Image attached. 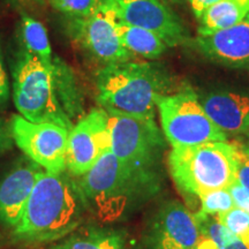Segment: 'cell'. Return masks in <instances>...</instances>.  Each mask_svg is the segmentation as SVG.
Here are the masks:
<instances>
[{
  "label": "cell",
  "instance_id": "cell-1",
  "mask_svg": "<svg viewBox=\"0 0 249 249\" xmlns=\"http://www.w3.org/2000/svg\"><path fill=\"white\" fill-rule=\"evenodd\" d=\"M86 213L89 210L76 178L44 171L12 236L23 244L61 240L79 229Z\"/></svg>",
  "mask_w": 249,
  "mask_h": 249
},
{
  "label": "cell",
  "instance_id": "cell-2",
  "mask_svg": "<svg viewBox=\"0 0 249 249\" xmlns=\"http://www.w3.org/2000/svg\"><path fill=\"white\" fill-rule=\"evenodd\" d=\"M89 213L102 223L129 217L160 192L158 171L135 170L108 150L85 176L76 178Z\"/></svg>",
  "mask_w": 249,
  "mask_h": 249
},
{
  "label": "cell",
  "instance_id": "cell-3",
  "mask_svg": "<svg viewBox=\"0 0 249 249\" xmlns=\"http://www.w3.org/2000/svg\"><path fill=\"white\" fill-rule=\"evenodd\" d=\"M170 85L166 68L158 62H113L96 74V99L108 114L155 118L158 98Z\"/></svg>",
  "mask_w": 249,
  "mask_h": 249
},
{
  "label": "cell",
  "instance_id": "cell-4",
  "mask_svg": "<svg viewBox=\"0 0 249 249\" xmlns=\"http://www.w3.org/2000/svg\"><path fill=\"white\" fill-rule=\"evenodd\" d=\"M167 167L180 193L185 197L198 198L204 193L229 188L235 181V144L219 141L172 148Z\"/></svg>",
  "mask_w": 249,
  "mask_h": 249
},
{
  "label": "cell",
  "instance_id": "cell-5",
  "mask_svg": "<svg viewBox=\"0 0 249 249\" xmlns=\"http://www.w3.org/2000/svg\"><path fill=\"white\" fill-rule=\"evenodd\" d=\"M12 95L21 117L31 123H51L68 130L71 121L59 97L53 64L48 66L38 57L23 50L13 67Z\"/></svg>",
  "mask_w": 249,
  "mask_h": 249
},
{
  "label": "cell",
  "instance_id": "cell-6",
  "mask_svg": "<svg viewBox=\"0 0 249 249\" xmlns=\"http://www.w3.org/2000/svg\"><path fill=\"white\" fill-rule=\"evenodd\" d=\"M157 110L161 132L172 148L227 141L229 138L208 117L198 95L191 88L160 96Z\"/></svg>",
  "mask_w": 249,
  "mask_h": 249
},
{
  "label": "cell",
  "instance_id": "cell-7",
  "mask_svg": "<svg viewBox=\"0 0 249 249\" xmlns=\"http://www.w3.org/2000/svg\"><path fill=\"white\" fill-rule=\"evenodd\" d=\"M108 129L110 150L118 160L135 170L158 171L166 140L155 118L108 114Z\"/></svg>",
  "mask_w": 249,
  "mask_h": 249
},
{
  "label": "cell",
  "instance_id": "cell-8",
  "mask_svg": "<svg viewBox=\"0 0 249 249\" xmlns=\"http://www.w3.org/2000/svg\"><path fill=\"white\" fill-rule=\"evenodd\" d=\"M68 18V35L93 59L108 65L133 58L120 39L117 17L104 1L87 17Z\"/></svg>",
  "mask_w": 249,
  "mask_h": 249
},
{
  "label": "cell",
  "instance_id": "cell-9",
  "mask_svg": "<svg viewBox=\"0 0 249 249\" xmlns=\"http://www.w3.org/2000/svg\"><path fill=\"white\" fill-rule=\"evenodd\" d=\"M12 138L18 148L31 161L46 172L66 171L70 130L51 123L36 124L15 114L9 121Z\"/></svg>",
  "mask_w": 249,
  "mask_h": 249
},
{
  "label": "cell",
  "instance_id": "cell-10",
  "mask_svg": "<svg viewBox=\"0 0 249 249\" xmlns=\"http://www.w3.org/2000/svg\"><path fill=\"white\" fill-rule=\"evenodd\" d=\"M118 20L157 34L169 48L191 45L192 37L164 0H103Z\"/></svg>",
  "mask_w": 249,
  "mask_h": 249
},
{
  "label": "cell",
  "instance_id": "cell-11",
  "mask_svg": "<svg viewBox=\"0 0 249 249\" xmlns=\"http://www.w3.org/2000/svg\"><path fill=\"white\" fill-rule=\"evenodd\" d=\"M108 113L102 107L83 114L68 134L66 170L80 178L95 166L102 156L110 150Z\"/></svg>",
  "mask_w": 249,
  "mask_h": 249
},
{
  "label": "cell",
  "instance_id": "cell-12",
  "mask_svg": "<svg viewBox=\"0 0 249 249\" xmlns=\"http://www.w3.org/2000/svg\"><path fill=\"white\" fill-rule=\"evenodd\" d=\"M201 232L195 214L177 201L164 203L148 227L147 249H194Z\"/></svg>",
  "mask_w": 249,
  "mask_h": 249
},
{
  "label": "cell",
  "instance_id": "cell-13",
  "mask_svg": "<svg viewBox=\"0 0 249 249\" xmlns=\"http://www.w3.org/2000/svg\"><path fill=\"white\" fill-rule=\"evenodd\" d=\"M191 45L220 66L249 71V14L231 28L210 35H197Z\"/></svg>",
  "mask_w": 249,
  "mask_h": 249
},
{
  "label": "cell",
  "instance_id": "cell-14",
  "mask_svg": "<svg viewBox=\"0 0 249 249\" xmlns=\"http://www.w3.org/2000/svg\"><path fill=\"white\" fill-rule=\"evenodd\" d=\"M43 172L44 170L34 161L22 160L0 180V225L9 230L18 225Z\"/></svg>",
  "mask_w": 249,
  "mask_h": 249
},
{
  "label": "cell",
  "instance_id": "cell-15",
  "mask_svg": "<svg viewBox=\"0 0 249 249\" xmlns=\"http://www.w3.org/2000/svg\"><path fill=\"white\" fill-rule=\"evenodd\" d=\"M205 113L229 136L249 132V92L234 89H213L198 95Z\"/></svg>",
  "mask_w": 249,
  "mask_h": 249
},
{
  "label": "cell",
  "instance_id": "cell-16",
  "mask_svg": "<svg viewBox=\"0 0 249 249\" xmlns=\"http://www.w3.org/2000/svg\"><path fill=\"white\" fill-rule=\"evenodd\" d=\"M249 14V0H219L198 18L197 35H210L231 28Z\"/></svg>",
  "mask_w": 249,
  "mask_h": 249
},
{
  "label": "cell",
  "instance_id": "cell-17",
  "mask_svg": "<svg viewBox=\"0 0 249 249\" xmlns=\"http://www.w3.org/2000/svg\"><path fill=\"white\" fill-rule=\"evenodd\" d=\"M51 249H124V236L117 230L79 227Z\"/></svg>",
  "mask_w": 249,
  "mask_h": 249
},
{
  "label": "cell",
  "instance_id": "cell-18",
  "mask_svg": "<svg viewBox=\"0 0 249 249\" xmlns=\"http://www.w3.org/2000/svg\"><path fill=\"white\" fill-rule=\"evenodd\" d=\"M118 33L124 49L130 54L140 55L149 60H156L161 57L169 49L157 34L120 20H118Z\"/></svg>",
  "mask_w": 249,
  "mask_h": 249
},
{
  "label": "cell",
  "instance_id": "cell-19",
  "mask_svg": "<svg viewBox=\"0 0 249 249\" xmlns=\"http://www.w3.org/2000/svg\"><path fill=\"white\" fill-rule=\"evenodd\" d=\"M21 39L26 51L38 57L48 66H52L54 58L52 57L48 31L38 20L28 14H22L21 18Z\"/></svg>",
  "mask_w": 249,
  "mask_h": 249
},
{
  "label": "cell",
  "instance_id": "cell-20",
  "mask_svg": "<svg viewBox=\"0 0 249 249\" xmlns=\"http://www.w3.org/2000/svg\"><path fill=\"white\" fill-rule=\"evenodd\" d=\"M195 214L202 234L214 242L218 249H249V242L238 238L216 217Z\"/></svg>",
  "mask_w": 249,
  "mask_h": 249
},
{
  "label": "cell",
  "instance_id": "cell-21",
  "mask_svg": "<svg viewBox=\"0 0 249 249\" xmlns=\"http://www.w3.org/2000/svg\"><path fill=\"white\" fill-rule=\"evenodd\" d=\"M200 207L196 214L218 217L229 213L235 207L233 196L229 188H220L204 193L197 198Z\"/></svg>",
  "mask_w": 249,
  "mask_h": 249
},
{
  "label": "cell",
  "instance_id": "cell-22",
  "mask_svg": "<svg viewBox=\"0 0 249 249\" xmlns=\"http://www.w3.org/2000/svg\"><path fill=\"white\" fill-rule=\"evenodd\" d=\"M238 238L249 242V214L240 208L234 207L229 213L216 217Z\"/></svg>",
  "mask_w": 249,
  "mask_h": 249
},
{
  "label": "cell",
  "instance_id": "cell-23",
  "mask_svg": "<svg viewBox=\"0 0 249 249\" xmlns=\"http://www.w3.org/2000/svg\"><path fill=\"white\" fill-rule=\"evenodd\" d=\"M103 0H50L57 11L67 17H87L95 12Z\"/></svg>",
  "mask_w": 249,
  "mask_h": 249
},
{
  "label": "cell",
  "instance_id": "cell-24",
  "mask_svg": "<svg viewBox=\"0 0 249 249\" xmlns=\"http://www.w3.org/2000/svg\"><path fill=\"white\" fill-rule=\"evenodd\" d=\"M236 150V181L249 192V145L234 142Z\"/></svg>",
  "mask_w": 249,
  "mask_h": 249
},
{
  "label": "cell",
  "instance_id": "cell-25",
  "mask_svg": "<svg viewBox=\"0 0 249 249\" xmlns=\"http://www.w3.org/2000/svg\"><path fill=\"white\" fill-rule=\"evenodd\" d=\"M229 189L233 196L235 207L240 208L249 214V192L247 189L242 187L236 180L229 187Z\"/></svg>",
  "mask_w": 249,
  "mask_h": 249
},
{
  "label": "cell",
  "instance_id": "cell-26",
  "mask_svg": "<svg viewBox=\"0 0 249 249\" xmlns=\"http://www.w3.org/2000/svg\"><path fill=\"white\" fill-rule=\"evenodd\" d=\"M9 92H11V89H9L7 71H6L4 55H2L1 40H0V107H5L7 104Z\"/></svg>",
  "mask_w": 249,
  "mask_h": 249
},
{
  "label": "cell",
  "instance_id": "cell-27",
  "mask_svg": "<svg viewBox=\"0 0 249 249\" xmlns=\"http://www.w3.org/2000/svg\"><path fill=\"white\" fill-rule=\"evenodd\" d=\"M13 138H12L9 124L0 119V155L5 154L6 151L11 150L13 147Z\"/></svg>",
  "mask_w": 249,
  "mask_h": 249
},
{
  "label": "cell",
  "instance_id": "cell-28",
  "mask_svg": "<svg viewBox=\"0 0 249 249\" xmlns=\"http://www.w3.org/2000/svg\"><path fill=\"white\" fill-rule=\"evenodd\" d=\"M187 1H188L189 6H191L193 14H194L195 18L198 20V18L202 17V14H203L210 6L216 4L219 0H187Z\"/></svg>",
  "mask_w": 249,
  "mask_h": 249
},
{
  "label": "cell",
  "instance_id": "cell-29",
  "mask_svg": "<svg viewBox=\"0 0 249 249\" xmlns=\"http://www.w3.org/2000/svg\"><path fill=\"white\" fill-rule=\"evenodd\" d=\"M14 1H27V0H14ZM30 1H34V2H37V4H43V0H30Z\"/></svg>",
  "mask_w": 249,
  "mask_h": 249
},
{
  "label": "cell",
  "instance_id": "cell-30",
  "mask_svg": "<svg viewBox=\"0 0 249 249\" xmlns=\"http://www.w3.org/2000/svg\"><path fill=\"white\" fill-rule=\"evenodd\" d=\"M246 143H247V144L249 145V132L247 133V134H246Z\"/></svg>",
  "mask_w": 249,
  "mask_h": 249
},
{
  "label": "cell",
  "instance_id": "cell-31",
  "mask_svg": "<svg viewBox=\"0 0 249 249\" xmlns=\"http://www.w3.org/2000/svg\"><path fill=\"white\" fill-rule=\"evenodd\" d=\"M171 1H173V2H179L180 0H171Z\"/></svg>",
  "mask_w": 249,
  "mask_h": 249
}]
</instances>
